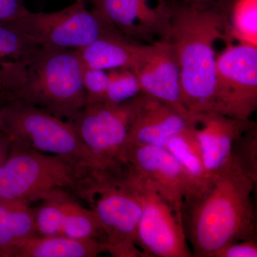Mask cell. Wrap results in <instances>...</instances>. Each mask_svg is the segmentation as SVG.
I'll list each match as a JSON object with an SVG mask.
<instances>
[{"mask_svg":"<svg viewBox=\"0 0 257 257\" xmlns=\"http://www.w3.org/2000/svg\"><path fill=\"white\" fill-rule=\"evenodd\" d=\"M256 185L241 171L229 169L186 194L181 219L193 256L214 257L229 243L256 240Z\"/></svg>","mask_w":257,"mask_h":257,"instance_id":"cell-1","label":"cell"},{"mask_svg":"<svg viewBox=\"0 0 257 257\" xmlns=\"http://www.w3.org/2000/svg\"><path fill=\"white\" fill-rule=\"evenodd\" d=\"M168 41L180 69L184 106L192 113H215L214 45L232 39L226 0L206 6L172 8Z\"/></svg>","mask_w":257,"mask_h":257,"instance_id":"cell-2","label":"cell"},{"mask_svg":"<svg viewBox=\"0 0 257 257\" xmlns=\"http://www.w3.org/2000/svg\"><path fill=\"white\" fill-rule=\"evenodd\" d=\"M73 192L95 214L104 231L106 252L116 257L143 256L137 244L141 200L124 173L93 170Z\"/></svg>","mask_w":257,"mask_h":257,"instance_id":"cell-3","label":"cell"},{"mask_svg":"<svg viewBox=\"0 0 257 257\" xmlns=\"http://www.w3.org/2000/svg\"><path fill=\"white\" fill-rule=\"evenodd\" d=\"M77 50L42 46L29 64L20 99L71 121L88 103Z\"/></svg>","mask_w":257,"mask_h":257,"instance_id":"cell-4","label":"cell"},{"mask_svg":"<svg viewBox=\"0 0 257 257\" xmlns=\"http://www.w3.org/2000/svg\"><path fill=\"white\" fill-rule=\"evenodd\" d=\"M92 169L13 143L0 165V200L39 202L57 189L74 191Z\"/></svg>","mask_w":257,"mask_h":257,"instance_id":"cell-5","label":"cell"},{"mask_svg":"<svg viewBox=\"0 0 257 257\" xmlns=\"http://www.w3.org/2000/svg\"><path fill=\"white\" fill-rule=\"evenodd\" d=\"M0 126L13 143L101 170L71 123L36 106L21 101L5 104L0 109Z\"/></svg>","mask_w":257,"mask_h":257,"instance_id":"cell-6","label":"cell"},{"mask_svg":"<svg viewBox=\"0 0 257 257\" xmlns=\"http://www.w3.org/2000/svg\"><path fill=\"white\" fill-rule=\"evenodd\" d=\"M15 24L42 46L81 50L101 37L120 34L85 0L52 13L28 11ZM121 35V34H120Z\"/></svg>","mask_w":257,"mask_h":257,"instance_id":"cell-7","label":"cell"},{"mask_svg":"<svg viewBox=\"0 0 257 257\" xmlns=\"http://www.w3.org/2000/svg\"><path fill=\"white\" fill-rule=\"evenodd\" d=\"M140 97L119 104L87 103L69 121L101 170L121 165Z\"/></svg>","mask_w":257,"mask_h":257,"instance_id":"cell-8","label":"cell"},{"mask_svg":"<svg viewBox=\"0 0 257 257\" xmlns=\"http://www.w3.org/2000/svg\"><path fill=\"white\" fill-rule=\"evenodd\" d=\"M126 176L142 203L137 244L144 257L193 256L184 234L181 217L146 179Z\"/></svg>","mask_w":257,"mask_h":257,"instance_id":"cell-9","label":"cell"},{"mask_svg":"<svg viewBox=\"0 0 257 257\" xmlns=\"http://www.w3.org/2000/svg\"><path fill=\"white\" fill-rule=\"evenodd\" d=\"M257 109V47L229 43L216 57L215 113L248 121Z\"/></svg>","mask_w":257,"mask_h":257,"instance_id":"cell-10","label":"cell"},{"mask_svg":"<svg viewBox=\"0 0 257 257\" xmlns=\"http://www.w3.org/2000/svg\"><path fill=\"white\" fill-rule=\"evenodd\" d=\"M93 9L122 36L152 45L168 41L172 10L166 0H89Z\"/></svg>","mask_w":257,"mask_h":257,"instance_id":"cell-11","label":"cell"},{"mask_svg":"<svg viewBox=\"0 0 257 257\" xmlns=\"http://www.w3.org/2000/svg\"><path fill=\"white\" fill-rule=\"evenodd\" d=\"M121 162L130 173L150 182L181 217V205L191 189L190 181L167 149L128 145Z\"/></svg>","mask_w":257,"mask_h":257,"instance_id":"cell-12","label":"cell"},{"mask_svg":"<svg viewBox=\"0 0 257 257\" xmlns=\"http://www.w3.org/2000/svg\"><path fill=\"white\" fill-rule=\"evenodd\" d=\"M196 124L194 113L179 111L142 92L128 145L165 147L171 138Z\"/></svg>","mask_w":257,"mask_h":257,"instance_id":"cell-13","label":"cell"},{"mask_svg":"<svg viewBox=\"0 0 257 257\" xmlns=\"http://www.w3.org/2000/svg\"><path fill=\"white\" fill-rule=\"evenodd\" d=\"M142 92L183 112L180 69L173 47L169 42H157L145 61L133 71Z\"/></svg>","mask_w":257,"mask_h":257,"instance_id":"cell-14","label":"cell"},{"mask_svg":"<svg viewBox=\"0 0 257 257\" xmlns=\"http://www.w3.org/2000/svg\"><path fill=\"white\" fill-rule=\"evenodd\" d=\"M42 45L16 24L0 22V101L13 102L20 97L27 69Z\"/></svg>","mask_w":257,"mask_h":257,"instance_id":"cell-15","label":"cell"},{"mask_svg":"<svg viewBox=\"0 0 257 257\" xmlns=\"http://www.w3.org/2000/svg\"><path fill=\"white\" fill-rule=\"evenodd\" d=\"M195 135L208 175L229 170L235 140L251 123L216 113H194Z\"/></svg>","mask_w":257,"mask_h":257,"instance_id":"cell-16","label":"cell"},{"mask_svg":"<svg viewBox=\"0 0 257 257\" xmlns=\"http://www.w3.org/2000/svg\"><path fill=\"white\" fill-rule=\"evenodd\" d=\"M153 45L132 41L120 34H115L101 37L78 52L84 67L133 72L150 55Z\"/></svg>","mask_w":257,"mask_h":257,"instance_id":"cell-17","label":"cell"},{"mask_svg":"<svg viewBox=\"0 0 257 257\" xmlns=\"http://www.w3.org/2000/svg\"><path fill=\"white\" fill-rule=\"evenodd\" d=\"M37 235L31 202L0 200V257H16L23 245Z\"/></svg>","mask_w":257,"mask_h":257,"instance_id":"cell-18","label":"cell"},{"mask_svg":"<svg viewBox=\"0 0 257 257\" xmlns=\"http://www.w3.org/2000/svg\"><path fill=\"white\" fill-rule=\"evenodd\" d=\"M105 252V244L100 240L37 235L23 245L16 257H95Z\"/></svg>","mask_w":257,"mask_h":257,"instance_id":"cell-19","label":"cell"},{"mask_svg":"<svg viewBox=\"0 0 257 257\" xmlns=\"http://www.w3.org/2000/svg\"><path fill=\"white\" fill-rule=\"evenodd\" d=\"M68 191L63 189L62 193L63 221L61 235L74 239H95L104 243V231L94 211L77 202Z\"/></svg>","mask_w":257,"mask_h":257,"instance_id":"cell-20","label":"cell"},{"mask_svg":"<svg viewBox=\"0 0 257 257\" xmlns=\"http://www.w3.org/2000/svg\"><path fill=\"white\" fill-rule=\"evenodd\" d=\"M196 125L170 139L165 148L180 164L190 181L191 189L209 178L203 162L202 152L195 135ZM189 189V190H190Z\"/></svg>","mask_w":257,"mask_h":257,"instance_id":"cell-21","label":"cell"},{"mask_svg":"<svg viewBox=\"0 0 257 257\" xmlns=\"http://www.w3.org/2000/svg\"><path fill=\"white\" fill-rule=\"evenodd\" d=\"M226 4L231 37L257 47V0H226Z\"/></svg>","mask_w":257,"mask_h":257,"instance_id":"cell-22","label":"cell"},{"mask_svg":"<svg viewBox=\"0 0 257 257\" xmlns=\"http://www.w3.org/2000/svg\"><path fill=\"white\" fill-rule=\"evenodd\" d=\"M230 169L241 171L257 182V130L252 121L235 140Z\"/></svg>","mask_w":257,"mask_h":257,"instance_id":"cell-23","label":"cell"},{"mask_svg":"<svg viewBox=\"0 0 257 257\" xmlns=\"http://www.w3.org/2000/svg\"><path fill=\"white\" fill-rule=\"evenodd\" d=\"M62 190L52 191L40 200V207L35 208V226L39 236L61 235L63 221Z\"/></svg>","mask_w":257,"mask_h":257,"instance_id":"cell-24","label":"cell"},{"mask_svg":"<svg viewBox=\"0 0 257 257\" xmlns=\"http://www.w3.org/2000/svg\"><path fill=\"white\" fill-rule=\"evenodd\" d=\"M109 83L104 101L119 104L131 100L141 94L142 89L138 77L128 69L107 71Z\"/></svg>","mask_w":257,"mask_h":257,"instance_id":"cell-25","label":"cell"},{"mask_svg":"<svg viewBox=\"0 0 257 257\" xmlns=\"http://www.w3.org/2000/svg\"><path fill=\"white\" fill-rule=\"evenodd\" d=\"M82 79L88 103L104 101L109 83L107 71L84 67Z\"/></svg>","mask_w":257,"mask_h":257,"instance_id":"cell-26","label":"cell"},{"mask_svg":"<svg viewBox=\"0 0 257 257\" xmlns=\"http://www.w3.org/2000/svg\"><path fill=\"white\" fill-rule=\"evenodd\" d=\"M256 240H242L226 245L214 257H256Z\"/></svg>","mask_w":257,"mask_h":257,"instance_id":"cell-27","label":"cell"},{"mask_svg":"<svg viewBox=\"0 0 257 257\" xmlns=\"http://www.w3.org/2000/svg\"><path fill=\"white\" fill-rule=\"evenodd\" d=\"M28 10L21 0H0V22L15 23Z\"/></svg>","mask_w":257,"mask_h":257,"instance_id":"cell-28","label":"cell"},{"mask_svg":"<svg viewBox=\"0 0 257 257\" xmlns=\"http://www.w3.org/2000/svg\"><path fill=\"white\" fill-rule=\"evenodd\" d=\"M13 141L8 134L0 126V165L5 162L11 150Z\"/></svg>","mask_w":257,"mask_h":257,"instance_id":"cell-29","label":"cell"},{"mask_svg":"<svg viewBox=\"0 0 257 257\" xmlns=\"http://www.w3.org/2000/svg\"><path fill=\"white\" fill-rule=\"evenodd\" d=\"M171 8L174 7L206 6L217 3L219 0H166Z\"/></svg>","mask_w":257,"mask_h":257,"instance_id":"cell-30","label":"cell"},{"mask_svg":"<svg viewBox=\"0 0 257 257\" xmlns=\"http://www.w3.org/2000/svg\"><path fill=\"white\" fill-rule=\"evenodd\" d=\"M3 104H2L1 101H0V109H1V108L3 107Z\"/></svg>","mask_w":257,"mask_h":257,"instance_id":"cell-31","label":"cell"}]
</instances>
